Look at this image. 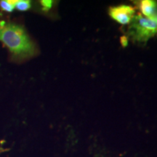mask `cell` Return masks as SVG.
<instances>
[{
    "label": "cell",
    "mask_w": 157,
    "mask_h": 157,
    "mask_svg": "<svg viewBox=\"0 0 157 157\" xmlns=\"http://www.w3.org/2000/svg\"><path fill=\"white\" fill-rule=\"evenodd\" d=\"M0 41L17 59L33 56L36 48L30 37L21 25L0 21Z\"/></svg>",
    "instance_id": "cell-1"
},
{
    "label": "cell",
    "mask_w": 157,
    "mask_h": 157,
    "mask_svg": "<svg viewBox=\"0 0 157 157\" xmlns=\"http://www.w3.org/2000/svg\"><path fill=\"white\" fill-rule=\"evenodd\" d=\"M130 23L129 34L137 42H146L157 34V22L152 18L135 15Z\"/></svg>",
    "instance_id": "cell-2"
},
{
    "label": "cell",
    "mask_w": 157,
    "mask_h": 157,
    "mask_svg": "<svg viewBox=\"0 0 157 157\" xmlns=\"http://www.w3.org/2000/svg\"><path fill=\"white\" fill-rule=\"evenodd\" d=\"M135 8L129 5H119L111 7L109 10V15L111 18L122 25L129 24L132 22L135 16Z\"/></svg>",
    "instance_id": "cell-3"
},
{
    "label": "cell",
    "mask_w": 157,
    "mask_h": 157,
    "mask_svg": "<svg viewBox=\"0 0 157 157\" xmlns=\"http://www.w3.org/2000/svg\"><path fill=\"white\" fill-rule=\"evenodd\" d=\"M140 10L145 17L151 18L157 13V2L152 0H143L140 2Z\"/></svg>",
    "instance_id": "cell-4"
},
{
    "label": "cell",
    "mask_w": 157,
    "mask_h": 157,
    "mask_svg": "<svg viewBox=\"0 0 157 157\" xmlns=\"http://www.w3.org/2000/svg\"><path fill=\"white\" fill-rule=\"evenodd\" d=\"M0 8L7 13H12L15 10V0H2Z\"/></svg>",
    "instance_id": "cell-5"
},
{
    "label": "cell",
    "mask_w": 157,
    "mask_h": 157,
    "mask_svg": "<svg viewBox=\"0 0 157 157\" xmlns=\"http://www.w3.org/2000/svg\"><path fill=\"white\" fill-rule=\"evenodd\" d=\"M31 8V2L29 0H15V9L19 11H26Z\"/></svg>",
    "instance_id": "cell-6"
},
{
    "label": "cell",
    "mask_w": 157,
    "mask_h": 157,
    "mask_svg": "<svg viewBox=\"0 0 157 157\" xmlns=\"http://www.w3.org/2000/svg\"><path fill=\"white\" fill-rule=\"evenodd\" d=\"M52 4H53V2L50 1V0H43V1H41V5L42 6V9L44 11H48L49 10L52 8Z\"/></svg>",
    "instance_id": "cell-7"
},
{
    "label": "cell",
    "mask_w": 157,
    "mask_h": 157,
    "mask_svg": "<svg viewBox=\"0 0 157 157\" xmlns=\"http://www.w3.org/2000/svg\"><path fill=\"white\" fill-rule=\"evenodd\" d=\"M121 40H123L122 42H121V43H122L124 46H126L127 44V38H125V37H122Z\"/></svg>",
    "instance_id": "cell-8"
}]
</instances>
